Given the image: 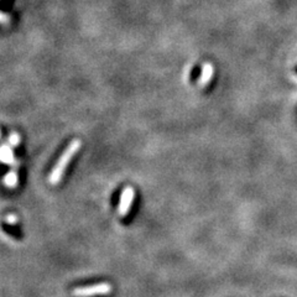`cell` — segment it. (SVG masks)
<instances>
[{"mask_svg":"<svg viewBox=\"0 0 297 297\" xmlns=\"http://www.w3.org/2000/svg\"><path fill=\"white\" fill-rule=\"evenodd\" d=\"M135 192L132 187H125L124 191L122 192L121 202L118 206V213L121 217H125L132 209L133 202H134Z\"/></svg>","mask_w":297,"mask_h":297,"instance_id":"cell-3","label":"cell"},{"mask_svg":"<svg viewBox=\"0 0 297 297\" xmlns=\"http://www.w3.org/2000/svg\"><path fill=\"white\" fill-rule=\"evenodd\" d=\"M20 136L16 134V133H13V134L8 138V144H9L12 148H15V146H18L19 144H20Z\"/></svg>","mask_w":297,"mask_h":297,"instance_id":"cell-7","label":"cell"},{"mask_svg":"<svg viewBox=\"0 0 297 297\" xmlns=\"http://www.w3.org/2000/svg\"><path fill=\"white\" fill-rule=\"evenodd\" d=\"M0 161L9 166H13L14 168L19 166V162H16L15 157H14L13 148L9 144H4V145L0 146Z\"/></svg>","mask_w":297,"mask_h":297,"instance_id":"cell-4","label":"cell"},{"mask_svg":"<svg viewBox=\"0 0 297 297\" xmlns=\"http://www.w3.org/2000/svg\"><path fill=\"white\" fill-rule=\"evenodd\" d=\"M3 184L8 187V189H15L18 186V173L15 170H12L10 172H8L5 175L4 180H3Z\"/></svg>","mask_w":297,"mask_h":297,"instance_id":"cell-6","label":"cell"},{"mask_svg":"<svg viewBox=\"0 0 297 297\" xmlns=\"http://www.w3.org/2000/svg\"><path fill=\"white\" fill-rule=\"evenodd\" d=\"M113 286L109 282H100L91 286H83V287H76L72 291V295L76 297H93V296H105L111 293Z\"/></svg>","mask_w":297,"mask_h":297,"instance_id":"cell-2","label":"cell"},{"mask_svg":"<svg viewBox=\"0 0 297 297\" xmlns=\"http://www.w3.org/2000/svg\"><path fill=\"white\" fill-rule=\"evenodd\" d=\"M213 73H214L213 66H212L211 64H204L202 67V72H201L200 78H198V84H200L201 87H206L207 84L211 82L212 77H213Z\"/></svg>","mask_w":297,"mask_h":297,"instance_id":"cell-5","label":"cell"},{"mask_svg":"<svg viewBox=\"0 0 297 297\" xmlns=\"http://www.w3.org/2000/svg\"><path fill=\"white\" fill-rule=\"evenodd\" d=\"M0 135H2V133H0Z\"/></svg>","mask_w":297,"mask_h":297,"instance_id":"cell-10","label":"cell"},{"mask_svg":"<svg viewBox=\"0 0 297 297\" xmlns=\"http://www.w3.org/2000/svg\"><path fill=\"white\" fill-rule=\"evenodd\" d=\"M81 146H82V143L80 140H73L72 143L67 146V149L65 150V152L61 155L58 161H57L56 165H54L52 172H51L50 176H48V182H50L51 185H53L54 186V185L61 182L68 163L71 162V160L73 159V156L77 154V151L81 149Z\"/></svg>","mask_w":297,"mask_h":297,"instance_id":"cell-1","label":"cell"},{"mask_svg":"<svg viewBox=\"0 0 297 297\" xmlns=\"http://www.w3.org/2000/svg\"><path fill=\"white\" fill-rule=\"evenodd\" d=\"M5 220H7V223H9V224H15V223L18 222V218H16V216H14V214H9Z\"/></svg>","mask_w":297,"mask_h":297,"instance_id":"cell-8","label":"cell"},{"mask_svg":"<svg viewBox=\"0 0 297 297\" xmlns=\"http://www.w3.org/2000/svg\"><path fill=\"white\" fill-rule=\"evenodd\" d=\"M8 21H9V19H8V16H7V15H4V14L0 13V23L7 24Z\"/></svg>","mask_w":297,"mask_h":297,"instance_id":"cell-9","label":"cell"}]
</instances>
